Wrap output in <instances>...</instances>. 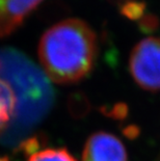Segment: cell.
<instances>
[{"label": "cell", "instance_id": "obj_6", "mask_svg": "<svg viewBox=\"0 0 160 161\" xmlns=\"http://www.w3.org/2000/svg\"><path fill=\"white\" fill-rule=\"evenodd\" d=\"M28 153L27 161H77L69 151L60 148H49L37 150V142L35 139H29L21 146Z\"/></svg>", "mask_w": 160, "mask_h": 161}, {"label": "cell", "instance_id": "obj_10", "mask_svg": "<svg viewBox=\"0 0 160 161\" xmlns=\"http://www.w3.org/2000/svg\"><path fill=\"white\" fill-rule=\"evenodd\" d=\"M111 2H114V3H120V4H123L124 2H127V1H130V0H109Z\"/></svg>", "mask_w": 160, "mask_h": 161}, {"label": "cell", "instance_id": "obj_2", "mask_svg": "<svg viewBox=\"0 0 160 161\" xmlns=\"http://www.w3.org/2000/svg\"><path fill=\"white\" fill-rule=\"evenodd\" d=\"M39 57L49 79L72 84L93 71L98 57L96 32L81 19H66L44 33Z\"/></svg>", "mask_w": 160, "mask_h": 161}, {"label": "cell", "instance_id": "obj_8", "mask_svg": "<svg viewBox=\"0 0 160 161\" xmlns=\"http://www.w3.org/2000/svg\"><path fill=\"white\" fill-rule=\"evenodd\" d=\"M146 8L147 4L144 1H137V0H130V1L124 2L120 6V13L122 16L126 17L129 20L135 21L141 20L146 15Z\"/></svg>", "mask_w": 160, "mask_h": 161}, {"label": "cell", "instance_id": "obj_5", "mask_svg": "<svg viewBox=\"0 0 160 161\" xmlns=\"http://www.w3.org/2000/svg\"><path fill=\"white\" fill-rule=\"evenodd\" d=\"M43 0H0V36L14 31Z\"/></svg>", "mask_w": 160, "mask_h": 161}, {"label": "cell", "instance_id": "obj_7", "mask_svg": "<svg viewBox=\"0 0 160 161\" xmlns=\"http://www.w3.org/2000/svg\"><path fill=\"white\" fill-rule=\"evenodd\" d=\"M15 109L13 92L4 81L0 79V136L8 128Z\"/></svg>", "mask_w": 160, "mask_h": 161}, {"label": "cell", "instance_id": "obj_4", "mask_svg": "<svg viewBox=\"0 0 160 161\" xmlns=\"http://www.w3.org/2000/svg\"><path fill=\"white\" fill-rule=\"evenodd\" d=\"M82 161H128V156L124 143L117 136L99 131L87 138Z\"/></svg>", "mask_w": 160, "mask_h": 161}, {"label": "cell", "instance_id": "obj_9", "mask_svg": "<svg viewBox=\"0 0 160 161\" xmlns=\"http://www.w3.org/2000/svg\"><path fill=\"white\" fill-rule=\"evenodd\" d=\"M160 26V20L154 14H146L138 21V28L144 33L155 32Z\"/></svg>", "mask_w": 160, "mask_h": 161}, {"label": "cell", "instance_id": "obj_11", "mask_svg": "<svg viewBox=\"0 0 160 161\" xmlns=\"http://www.w3.org/2000/svg\"><path fill=\"white\" fill-rule=\"evenodd\" d=\"M0 161H8V159L4 158V157H0Z\"/></svg>", "mask_w": 160, "mask_h": 161}, {"label": "cell", "instance_id": "obj_3", "mask_svg": "<svg viewBox=\"0 0 160 161\" xmlns=\"http://www.w3.org/2000/svg\"><path fill=\"white\" fill-rule=\"evenodd\" d=\"M129 71L142 90L160 92V37L150 36L136 44L130 53Z\"/></svg>", "mask_w": 160, "mask_h": 161}, {"label": "cell", "instance_id": "obj_1", "mask_svg": "<svg viewBox=\"0 0 160 161\" xmlns=\"http://www.w3.org/2000/svg\"><path fill=\"white\" fill-rule=\"evenodd\" d=\"M0 79L15 98L12 119L1 137L8 145L22 146L52 108L54 90L45 72L21 51L9 47L0 49Z\"/></svg>", "mask_w": 160, "mask_h": 161}]
</instances>
